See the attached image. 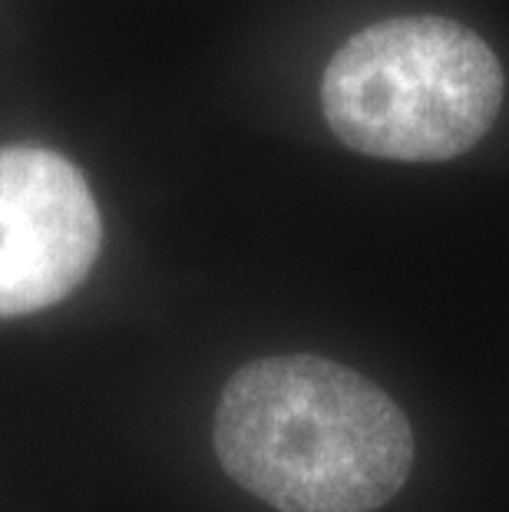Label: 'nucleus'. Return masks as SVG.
I'll return each mask as SVG.
<instances>
[{
  "mask_svg": "<svg viewBox=\"0 0 509 512\" xmlns=\"http://www.w3.org/2000/svg\"><path fill=\"white\" fill-rule=\"evenodd\" d=\"M100 245V205L67 156L0 149V318L37 314L77 291Z\"/></svg>",
  "mask_w": 509,
  "mask_h": 512,
  "instance_id": "nucleus-3",
  "label": "nucleus"
},
{
  "mask_svg": "<svg viewBox=\"0 0 509 512\" xmlns=\"http://www.w3.org/2000/svg\"><path fill=\"white\" fill-rule=\"evenodd\" d=\"M503 93V67L476 30L447 17H391L334 50L321 113L361 156L447 162L490 133Z\"/></svg>",
  "mask_w": 509,
  "mask_h": 512,
  "instance_id": "nucleus-2",
  "label": "nucleus"
},
{
  "mask_svg": "<svg viewBox=\"0 0 509 512\" xmlns=\"http://www.w3.org/2000/svg\"><path fill=\"white\" fill-rule=\"evenodd\" d=\"M222 470L278 512H377L414 470L397 400L318 354L238 367L215 407Z\"/></svg>",
  "mask_w": 509,
  "mask_h": 512,
  "instance_id": "nucleus-1",
  "label": "nucleus"
}]
</instances>
